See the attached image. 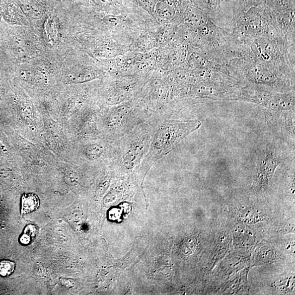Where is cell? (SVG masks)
Listing matches in <instances>:
<instances>
[{
    "mask_svg": "<svg viewBox=\"0 0 295 295\" xmlns=\"http://www.w3.org/2000/svg\"><path fill=\"white\" fill-rule=\"evenodd\" d=\"M156 120L157 118L151 117L115 140L112 162L126 171L143 168L150 150Z\"/></svg>",
    "mask_w": 295,
    "mask_h": 295,
    "instance_id": "obj_1",
    "label": "cell"
},
{
    "mask_svg": "<svg viewBox=\"0 0 295 295\" xmlns=\"http://www.w3.org/2000/svg\"><path fill=\"white\" fill-rule=\"evenodd\" d=\"M38 233V227L33 224H29L24 229L23 233L19 238V242L23 245H29L35 239Z\"/></svg>",
    "mask_w": 295,
    "mask_h": 295,
    "instance_id": "obj_9",
    "label": "cell"
},
{
    "mask_svg": "<svg viewBox=\"0 0 295 295\" xmlns=\"http://www.w3.org/2000/svg\"><path fill=\"white\" fill-rule=\"evenodd\" d=\"M120 20L119 16L114 15H108L104 17V22L107 24H117Z\"/></svg>",
    "mask_w": 295,
    "mask_h": 295,
    "instance_id": "obj_15",
    "label": "cell"
},
{
    "mask_svg": "<svg viewBox=\"0 0 295 295\" xmlns=\"http://www.w3.org/2000/svg\"><path fill=\"white\" fill-rule=\"evenodd\" d=\"M140 7L149 12L151 15L155 14L157 0H137Z\"/></svg>",
    "mask_w": 295,
    "mask_h": 295,
    "instance_id": "obj_14",
    "label": "cell"
},
{
    "mask_svg": "<svg viewBox=\"0 0 295 295\" xmlns=\"http://www.w3.org/2000/svg\"><path fill=\"white\" fill-rule=\"evenodd\" d=\"M16 268L14 262L10 260L0 261V275L2 277H8L14 273Z\"/></svg>",
    "mask_w": 295,
    "mask_h": 295,
    "instance_id": "obj_12",
    "label": "cell"
},
{
    "mask_svg": "<svg viewBox=\"0 0 295 295\" xmlns=\"http://www.w3.org/2000/svg\"><path fill=\"white\" fill-rule=\"evenodd\" d=\"M24 15L34 20H39L43 16V12L38 6L28 3H23L20 5Z\"/></svg>",
    "mask_w": 295,
    "mask_h": 295,
    "instance_id": "obj_8",
    "label": "cell"
},
{
    "mask_svg": "<svg viewBox=\"0 0 295 295\" xmlns=\"http://www.w3.org/2000/svg\"><path fill=\"white\" fill-rule=\"evenodd\" d=\"M158 15L164 19H170L173 15V9L166 3L160 2L156 5Z\"/></svg>",
    "mask_w": 295,
    "mask_h": 295,
    "instance_id": "obj_13",
    "label": "cell"
},
{
    "mask_svg": "<svg viewBox=\"0 0 295 295\" xmlns=\"http://www.w3.org/2000/svg\"><path fill=\"white\" fill-rule=\"evenodd\" d=\"M43 35L45 40L50 47H55L60 39L59 19L51 15L47 17L43 25Z\"/></svg>",
    "mask_w": 295,
    "mask_h": 295,
    "instance_id": "obj_5",
    "label": "cell"
},
{
    "mask_svg": "<svg viewBox=\"0 0 295 295\" xmlns=\"http://www.w3.org/2000/svg\"><path fill=\"white\" fill-rule=\"evenodd\" d=\"M40 198L36 194L33 193L25 194L22 197V214H27L33 212L40 207Z\"/></svg>",
    "mask_w": 295,
    "mask_h": 295,
    "instance_id": "obj_7",
    "label": "cell"
},
{
    "mask_svg": "<svg viewBox=\"0 0 295 295\" xmlns=\"http://www.w3.org/2000/svg\"><path fill=\"white\" fill-rule=\"evenodd\" d=\"M96 78V73L91 68H86L68 75L66 81L70 84L78 85L92 81Z\"/></svg>",
    "mask_w": 295,
    "mask_h": 295,
    "instance_id": "obj_6",
    "label": "cell"
},
{
    "mask_svg": "<svg viewBox=\"0 0 295 295\" xmlns=\"http://www.w3.org/2000/svg\"><path fill=\"white\" fill-rule=\"evenodd\" d=\"M11 44L16 51V53L19 56L24 57L27 55V45L22 37L20 36L14 37L11 40Z\"/></svg>",
    "mask_w": 295,
    "mask_h": 295,
    "instance_id": "obj_11",
    "label": "cell"
},
{
    "mask_svg": "<svg viewBox=\"0 0 295 295\" xmlns=\"http://www.w3.org/2000/svg\"><path fill=\"white\" fill-rule=\"evenodd\" d=\"M278 165V160L273 154L267 152L260 160L258 166L257 180L261 188L267 187Z\"/></svg>",
    "mask_w": 295,
    "mask_h": 295,
    "instance_id": "obj_4",
    "label": "cell"
},
{
    "mask_svg": "<svg viewBox=\"0 0 295 295\" xmlns=\"http://www.w3.org/2000/svg\"><path fill=\"white\" fill-rule=\"evenodd\" d=\"M151 118L146 113L134 110L131 102H127L111 108L104 116L102 123L110 139L115 140Z\"/></svg>",
    "mask_w": 295,
    "mask_h": 295,
    "instance_id": "obj_3",
    "label": "cell"
},
{
    "mask_svg": "<svg viewBox=\"0 0 295 295\" xmlns=\"http://www.w3.org/2000/svg\"><path fill=\"white\" fill-rule=\"evenodd\" d=\"M25 81L36 85H42L46 81L45 75L39 70H25L22 73Z\"/></svg>",
    "mask_w": 295,
    "mask_h": 295,
    "instance_id": "obj_10",
    "label": "cell"
},
{
    "mask_svg": "<svg viewBox=\"0 0 295 295\" xmlns=\"http://www.w3.org/2000/svg\"><path fill=\"white\" fill-rule=\"evenodd\" d=\"M96 4L102 6H107L113 3L114 0H94Z\"/></svg>",
    "mask_w": 295,
    "mask_h": 295,
    "instance_id": "obj_16",
    "label": "cell"
},
{
    "mask_svg": "<svg viewBox=\"0 0 295 295\" xmlns=\"http://www.w3.org/2000/svg\"><path fill=\"white\" fill-rule=\"evenodd\" d=\"M198 120H174L157 119L151 142L143 168L149 170L158 160L168 155L189 134L201 127Z\"/></svg>",
    "mask_w": 295,
    "mask_h": 295,
    "instance_id": "obj_2",
    "label": "cell"
},
{
    "mask_svg": "<svg viewBox=\"0 0 295 295\" xmlns=\"http://www.w3.org/2000/svg\"><path fill=\"white\" fill-rule=\"evenodd\" d=\"M0 21H1V17H0Z\"/></svg>",
    "mask_w": 295,
    "mask_h": 295,
    "instance_id": "obj_17",
    "label": "cell"
}]
</instances>
